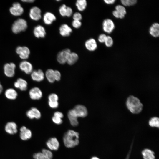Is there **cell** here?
I'll use <instances>...</instances> for the list:
<instances>
[{
  "label": "cell",
  "instance_id": "cell-1",
  "mask_svg": "<svg viewBox=\"0 0 159 159\" xmlns=\"http://www.w3.org/2000/svg\"><path fill=\"white\" fill-rule=\"evenodd\" d=\"M126 107L128 110L133 114H138L143 110V105L138 97L132 95L127 98L126 102Z\"/></svg>",
  "mask_w": 159,
  "mask_h": 159
},
{
  "label": "cell",
  "instance_id": "cell-2",
  "mask_svg": "<svg viewBox=\"0 0 159 159\" xmlns=\"http://www.w3.org/2000/svg\"><path fill=\"white\" fill-rule=\"evenodd\" d=\"M79 133L72 130H69L64 134L63 142L68 148H73L79 144Z\"/></svg>",
  "mask_w": 159,
  "mask_h": 159
},
{
  "label": "cell",
  "instance_id": "cell-3",
  "mask_svg": "<svg viewBox=\"0 0 159 159\" xmlns=\"http://www.w3.org/2000/svg\"><path fill=\"white\" fill-rule=\"evenodd\" d=\"M27 23L26 20L19 18L16 20L13 23L11 30L15 34H18L25 31L27 28Z\"/></svg>",
  "mask_w": 159,
  "mask_h": 159
},
{
  "label": "cell",
  "instance_id": "cell-4",
  "mask_svg": "<svg viewBox=\"0 0 159 159\" xmlns=\"http://www.w3.org/2000/svg\"><path fill=\"white\" fill-rule=\"evenodd\" d=\"M71 51L69 49L67 48L58 53L57 56V62L60 64H64L67 63V59Z\"/></svg>",
  "mask_w": 159,
  "mask_h": 159
},
{
  "label": "cell",
  "instance_id": "cell-5",
  "mask_svg": "<svg viewBox=\"0 0 159 159\" xmlns=\"http://www.w3.org/2000/svg\"><path fill=\"white\" fill-rule=\"evenodd\" d=\"M34 159H52L53 154L52 152L46 149H43L42 152L34 153L33 155Z\"/></svg>",
  "mask_w": 159,
  "mask_h": 159
},
{
  "label": "cell",
  "instance_id": "cell-6",
  "mask_svg": "<svg viewBox=\"0 0 159 159\" xmlns=\"http://www.w3.org/2000/svg\"><path fill=\"white\" fill-rule=\"evenodd\" d=\"M16 52L19 57L22 59L28 58L30 54L29 49L26 46H18L16 49Z\"/></svg>",
  "mask_w": 159,
  "mask_h": 159
},
{
  "label": "cell",
  "instance_id": "cell-7",
  "mask_svg": "<svg viewBox=\"0 0 159 159\" xmlns=\"http://www.w3.org/2000/svg\"><path fill=\"white\" fill-rule=\"evenodd\" d=\"M9 11L13 15L17 16L22 14L24 12V10L20 3L19 2H15L10 8Z\"/></svg>",
  "mask_w": 159,
  "mask_h": 159
},
{
  "label": "cell",
  "instance_id": "cell-8",
  "mask_svg": "<svg viewBox=\"0 0 159 159\" xmlns=\"http://www.w3.org/2000/svg\"><path fill=\"white\" fill-rule=\"evenodd\" d=\"M30 18L33 20L37 21L41 18V11L37 6H34L30 9L29 13Z\"/></svg>",
  "mask_w": 159,
  "mask_h": 159
},
{
  "label": "cell",
  "instance_id": "cell-9",
  "mask_svg": "<svg viewBox=\"0 0 159 159\" xmlns=\"http://www.w3.org/2000/svg\"><path fill=\"white\" fill-rule=\"evenodd\" d=\"M15 64L13 63H6L4 67V72L5 75L8 77H12L15 74Z\"/></svg>",
  "mask_w": 159,
  "mask_h": 159
},
{
  "label": "cell",
  "instance_id": "cell-10",
  "mask_svg": "<svg viewBox=\"0 0 159 159\" xmlns=\"http://www.w3.org/2000/svg\"><path fill=\"white\" fill-rule=\"evenodd\" d=\"M115 27L113 21L111 19H105L102 23V28L104 31L108 33H111Z\"/></svg>",
  "mask_w": 159,
  "mask_h": 159
},
{
  "label": "cell",
  "instance_id": "cell-11",
  "mask_svg": "<svg viewBox=\"0 0 159 159\" xmlns=\"http://www.w3.org/2000/svg\"><path fill=\"white\" fill-rule=\"evenodd\" d=\"M78 117H84L88 114V111L86 107L84 106L78 105L76 106L73 109Z\"/></svg>",
  "mask_w": 159,
  "mask_h": 159
},
{
  "label": "cell",
  "instance_id": "cell-12",
  "mask_svg": "<svg viewBox=\"0 0 159 159\" xmlns=\"http://www.w3.org/2000/svg\"><path fill=\"white\" fill-rule=\"evenodd\" d=\"M33 34L36 38H43L45 37L46 32L44 26L41 25H38L34 28Z\"/></svg>",
  "mask_w": 159,
  "mask_h": 159
},
{
  "label": "cell",
  "instance_id": "cell-13",
  "mask_svg": "<svg viewBox=\"0 0 159 159\" xmlns=\"http://www.w3.org/2000/svg\"><path fill=\"white\" fill-rule=\"evenodd\" d=\"M20 136L21 139L23 140H26L30 139L32 136L31 130L25 126H23L20 129Z\"/></svg>",
  "mask_w": 159,
  "mask_h": 159
},
{
  "label": "cell",
  "instance_id": "cell-14",
  "mask_svg": "<svg viewBox=\"0 0 159 159\" xmlns=\"http://www.w3.org/2000/svg\"><path fill=\"white\" fill-rule=\"evenodd\" d=\"M29 95L31 99L34 100H39L42 96L41 90L38 87H34L29 91Z\"/></svg>",
  "mask_w": 159,
  "mask_h": 159
},
{
  "label": "cell",
  "instance_id": "cell-15",
  "mask_svg": "<svg viewBox=\"0 0 159 159\" xmlns=\"http://www.w3.org/2000/svg\"><path fill=\"white\" fill-rule=\"evenodd\" d=\"M19 67L21 70L27 74L31 73L33 71L32 65L30 62L26 61H24L21 62Z\"/></svg>",
  "mask_w": 159,
  "mask_h": 159
},
{
  "label": "cell",
  "instance_id": "cell-16",
  "mask_svg": "<svg viewBox=\"0 0 159 159\" xmlns=\"http://www.w3.org/2000/svg\"><path fill=\"white\" fill-rule=\"evenodd\" d=\"M60 35L63 37L69 36L72 31V28L66 24H62L59 29Z\"/></svg>",
  "mask_w": 159,
  "mask_h": 159
},
{
  "label": "cell",
  "instance_id": "cell-17",
  "mask_svg": "<svg viewBox=\"0 0 159 159\" xmlns=\"http://www.w3.org/2000/svg\"><path fill=\"white\" fill-rule=\"evenodd\" d=\"M46 145L50 150H57L59 148V143L56 138H51L49 139L46 142Z\"/></svg>",
  "mask_w": 159,
  "mask_h": 159
},
{
  "label": "cell",
  "instance_id": "cell-18",
  "mask_svg": "<svg viewBox=\"0 0 159 159\" xmlns=\"http://www.w3.org/2000/svg\"><path fill=\"white\" fill-rule=\"evenodd\" d=\"M43 19L44 23L45 24L50 25L54 21H56V17L53 13L50 12H47L44 14Z\"/></svg>",
  "mask_w": 159,
  "mask_h": 159
},
{
  "label": "cell",
  "instance_id": "cell-19",
  "mask_svg": "<svg viewBox=\"0 0 159 159\" xmlns=\"http://www.w3.org/2000/svg\"><path fill=\"white\" fill-rule=\"evenodd\" d=\"M26 115L27 117L30 119H39L41 116L39 111L37 108L34 107L28 110L26 113Z\"/></svg>",
  "mask_w": 159,
  "mask_h": 159
},
{
  "label": "cell",
  "instance_id": "cell-20",
  "mask_svg": "<svg viewBox=\"0 0 159 159\" xmlns=\"http://www.w3.org/2000/svg\"><path fill=\"white\" fill-rule=\"evenodd\" d=\"M67 116L71 124L73 126L78 125V117L73 109L70 110L68 113Z\"/></svg>",
  "mask_w": 159,
  "mask_h": 159
},
{
  "label": "cell",
  "instance_id": "cell-21",
  "mask_svg": "<svg viewBox=\"0 0 159 159\" xmlns=\"http://www.w3.org/2000/svg\"><path fill=\"white\" fill-rule=\"evenodd\" d=\"M32 79L35 81L39 82L43 80L44 78V74L41 69L33 71L31 73Z\"/></svg>",
  "mask_w": 159,
  "mask_h": 159
},
{
  "label": "cell",
  "instance_id": "cell-22",
  "mask_svg": "<svg viewBox=\"0 0 159 159\" xmlns=\"http://www.w3.org/2000/svg\"><path fill=\"white\" fill-rule=\"evenodd\" d=\"M85 46L86 49L90 51L95 50L97 47L96 40L92 38L87 40L85 42Z\"/></svg>",
  "mask_w": 159,
  "mask_h": 159
},
{
  "label": "cell",
  "instance_id": "cell-23",
  "mask_svg": "<svg viewBox=\"0 0 159 159\" xmlns=\"http://www.w3.org/2000/svg\"><path fill=\"white\" fill-rule=\"evenodd\" d=\"M6 132L10 134H14L17 132V126L16 123L14 122H8L5 127Z\"/></svg>",
  "mask_w": 159,
  "mask_h": 159
},
{
  "label": "cell",
  "instance_id": "cell-24",
  "mask_svg": "<svg viewBox=\"0 0 159 159\" xmlns=\"http://www.w3.org/2000/svg\"><path fill=\"white\" fill-rule=\"evenodd\" d=\"M14 85L15 87L22 91L26 90L27 87V83L26 81L21 78H18L14 82Z\"/></svg>",
  "mask_w": 159,
  "mask_h": 159
},
{
  "label": "cell",
  "instance_id": "cell-25",
  "mask_svg": "<svg viewBox=\"0 0 159 159\" xmlns=\"http://www.w3.org/2000/svg\"><path fill=\"white\" fill-rule=\"evenodd\" d=\"M149 33L153 37H157L159 35V24L157 23H153L150 27Z\"/></svg>",
  "mask_w": 159,
  "mask_h": 159
},
{
  "label": "cell",
  "instance_id": "cell-26",
  "mask_svg": "<svg viewBox=\"0 0 159 159\" xmlns=\"http://www.w3.org/2000/svg\"><path fill=\"white\" fill-rule=\"evenodd\" d=\"M78 59L79 56L77 53L71 52L68 56L67 63L69 65H72L77 61Z\"/></svg>",
  "mask_w": 159,
  "mask_h": 159
},
{
  "label": "cell",
  "instance_id": "cell-27",
  "mask_svg": "<svg viewBox=\"0 0 159 159\" xmlns=\"http://www.w3.org/2000/svg\"><path fill=\"white\" fill-rule=\"evenodd\" d=\"M5 95L7 98L10 100L15 99L17 96V92L13 88L6 90L5 92Z\"/></svg>",
  "mask_w": 159,
  "mask_h": 159
},
{
  "label": "cell",
  "instance_id": "cell-28",
  "mask_svg": "<svg viewBox=\"0 0 159 159\" xmlns=\"http://www.w3.org/2000/svg\"><path fill=\"white\" fill-rule=\"evenodd\" d=\"M143 157L144 159H155L154 152L148 149H145L142 151Z\"/></svg>",
  "mask_w": 159,
  "mask_h": 159
},
{
  "label": "cell",
  "instance_id": "cell-29",
  "mask_svg": "<svg viewBox=\"0 0 159 159\" xmlns=\"http://www.w3.org/2000/svg\"><path fill=\"white\" fill-rule=\"evenodd\" d=\"M75 5L79 11H82L86 9L87 2L86 0H77L75 3Z\"/></svg>",
  "mask_w": 159,
  "mask_h": 159
},
{
  "label": "cell",
  "instance_id": "cell-30",
  "mask_svg": "<svg viewBox=\"0 0 159 159\" xmlns=\"http://www.w3.org/2000/svg\"><path fill=\"white\" fill-rule=\"evenodd\" d=\"M54 70L52 69H47L45 73V76L48 81L53 83L55 81L54 75Z\"/></svg>",
  "mask_w": 159,
  "mask_h": 159
},
{
  "label": "cell",
  "instance_id": "cell-31",
  "mask_svg": "<svg viewBox=\"0 0 159 159\" xmlns=\"http://www.w3.org/2000/svg\"><path fill=\"white\" fill-rule=\"evenodd\" d=\"M149 125L152 127L158 128L159 127V119L158 117H152L149 121Z\"/></svg>",
  "mask_w": 159,
  "mask_h": 159
},
{
  "label": "cell",
  "instance_id": "cell-32",
  "mask_svg": "<svg viewBox=\"0 0 159 159\" xmlns=\"http://www.w3.org/2000/svg\"><path fill=\"white\" fill-rule=\"evenodd\" d=\"M121 2L123 5L129 6L135 5L137 2L136 0H121Z\"/></svg>",
  "mask_w": 159,
  "mask_h": 159
},
{
  "label": "cell",
  "instance_id": "cell-33",
  "mask_svg": "<svg viewBox=\"0 0 159 159\" xmlns=\"http://www.w3.org/2000/svg\"><path fill=\"white\" fill-rule=\"evenodd\" d=\"M67 6L65 4H63L59 7V11L60 14L62 16H66Z\"/></svg>",
  "mask_w": 159,
  "mask_h": 159
},
{
  "label": "cell",
  "instance_id": "cell-34",
  "mask_svg": "<svg viewBox=\"0 0 159 159\" xmlns=\"http://www.w3.org/2000/svg\"><path fill=\"white\" fill-rule=\"evenodd\" d=\"M106 46L107 47H111L113 44V41L112 38L110 36H107L105 42Z\"/></svg>",
  "mask_w": 159,
  "mask_h": 159
},
{
  "label": "cell",
  "instance_id": "cell-35",
  "mask_svg": "<svg viewBox=\"0 0 159 159\" xmlns=\"http://www.w3.org/2000/svg\"><path fill=\"white\" fill-rule=\"evenodd\" d=\"M115 10L117 11L124 15L126 14V9L122 5H117L115 7Z\"/></svg>",
  "mask_w": 159,
  "mask_h": 159
},
{
  "label": "cell",
  "instance_id": "cell-36",
  "mask_svg": "<svg viewBox=\"0 0 159 159\" xmlns=\"http://www.w3.org/2000/svg\"><path fill=\"white\" fill-rule=\"evenodd\" d=\"M48 98L49 101H58V96L55 93H52L49 95L48 96Z\"/></svg>",
  "mask_w": 159,
  "mask_h": 159
},
{
  "label": "cell",
  "instance_id": "cell-37",
  "mask_svg": "<svg viewBox=\"0 0 159 159\" xmlns=\"http://www.w3.org/2000/svg\"><path fill=\"white\" fill-rule=\"evenodd\" d=\"M112 14L116 18L122 19L125 16V15L122 13L115 10L112 12Z\"/></svg>",
  "mask_w": 159,
  "mask_h": 159
},
{
  "label": "cell",
  "instance_id": "cell-38",
  "mask_svg": "<svg viewBox=\"0 0 159 159\" xmlns=\"http://www.w3.org/2000/svg\"><path fill=\"white\" fill-rule=\"evenodd\" d=\"M82 22L81 21L73 20L72 22V26L76 29L80 28L82 25Z\"/></svg>",
  "mask_w": 159,
  "mask_h": 159
},
{
  "label": "cell",
  "instance_id": "cell-39",
  "mask_svg": "<svg viewBox=\"0 0 159 159\" xmlns=\"http://www.w3.org/2000/svg\"><path fill=\"white\" fill-rule=\"evenodd\" d=\"M73 20L80 21L82 19V16L81 13L78 12L75 13L72 16Z\"/></svg>",
  "mask_w": 159,
  "mask_h": 159
},
{
  "label": "cell",
  "instance_id": "cell-40",
  "mask_svg": "<svg viewBox=\"0 0 159 159\" xmlns=\"http://www.w3.org/2000/svg\"><path fill=\"white\" fill-rule=\"evenodd\" d=\"M53 122L57 125H60L62 122V119L58 117L53 116L52 118Z\"/></svg>",
  "mask_w": 159,
  "mask_h": 159
},
{
  "label": "cell",
  "instance_id": "cell-41",
  "mask_svg": "<svg viewBox=\"0 0 159 159\" xmlns=\"http://www.w3.org/2000/svg\"><path fill=\"white\" fill-rule=\"evenodd\" d=\"M107 36L105 34H101L98 37V40L99 42L103 43H104L107 37Z\"/></svg>",
  "mask_w": 159,
  "mask_h": 159
},
{
  "label": "cell",
  "instance_id": "cell-42",
  "mask_svg": "<svg viewBox=\"0 0 159 159\" xmlns=\"http://www.w3.org/2000/svg\"><path fill=\"white\" fill-rule=\"evenodd\" d=\"M48 104L49 107L52 108H57L59 105L58 101L52 102L49 101Z\"/></svg>",
  "mask_w": 159,
  "mask_h": 159
},
{
  "label": "cell",
  "instance_id": "cell-43",
  "mask_svg": "<svg viewBox=\"0 0 159 159\" xmlns=\"http://www.w3.org/2000/svg\"><path fill=\"white\" fill-rule=\"evenodd\" d=\"M54 78L55 80L59 81L60 80L61 74L60 72L58 70H54Z\"/></svg>",
  "mask_w": 159,
  "mask_h": 159
},
{
  "label": "cell",
  "instance_id": "cell-44",
  "mask_svg": "<svg viewBox=\"0 0 159 159\" xmlns=\"http://www.w3.org/2000/svg\"><path fill=\"white\" fill-rule=\"evenodd\" d=\"M73 14V10L72 8L69 6H67V12L66 16L70 17Z\"/></svg>",
  "mask_w": 159,
  "mask_h": 159
},
{
  "label": "cell",
  "instance_id": "cell-45",
  "mask_svg": "<svg viewBox=\"0 0 159 159\" xmlns=\"http://www.w3.org/2000/svg\"><path fill=\"white\" fill-rule=\"evenodd\" d=\"M63 113L59 111H57L55 112L54 114V116L59 117L62 119L63 117Z\"/></svg>",
  "mask_w": 159,
  "mask_h": 159
},
{
  "label": "cell",
  "instance_id": "cell-46",
  "mask_svg": "<svg viewBox=\"0 0 159 159\" xmlns=\"http://www.w3.org/2000/svg\"><path fill=\"white\" fill-rule=\"evenodd\" d=\"M104 1L105 3L107 4H113L115 1V0H104Z\"/></svg>",
  "mask_w": 159,
  "mask_h": 159
},
{
  "label": "cell",
  "instance_id": "cell-47",
  "mask_svg": "<svg viewBox=\"0 0 159 159\" xmlns=\"http://www.w3.org/2000/svg\"><path fill=\"white\" fill-rule=\"evenodd\" d=\"M22 1L24 2L32 3L34 1V0H22Z\"/></svg>",
  "mask_w": 159,
  "mask_h": 159
},
{
  "label": "cell",
  "instance_id": "cell-48",
  "mask_svg": "<svg viewBox=\"0 0 159 159\" xmlns=\"http://www.w3.org/2000/svg\"><path fill=\"white\" fill-rule=\"evenodd\" d=\"M3 90V87L0 82V94L2 92Z\"/></svg>",
  "mask_w": 159,
  "mask_h": 159
},
{
  "label": "cell",
  "instance_id": "cell-49",
  "mask_svg": "<svg viewBox=\"0 0 159 159\" xmlns=\"http://www.w3.org/2000/svg\"><path fill=\"white\" fill-rule=\"evenodd\" d=\"M91 159H100L94 156L92 157Z\"/></svg>",
  "mask_w": 159,
  "mask_h": 159
}]
</instances>
